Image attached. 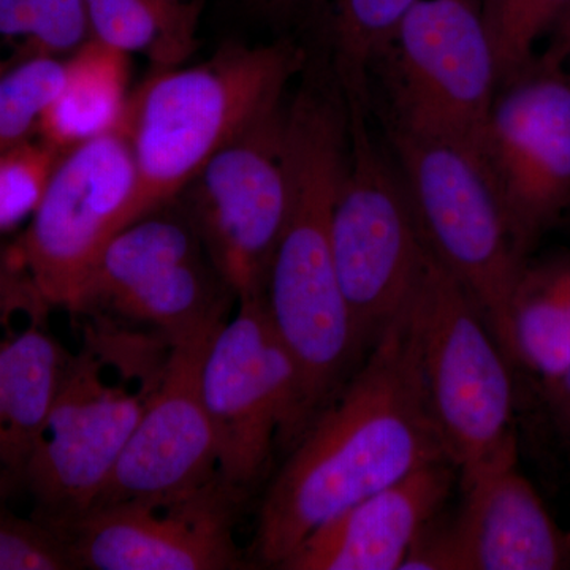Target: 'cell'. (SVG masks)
Here are the masks:
<instances>
[{
	"instance_id": "obj_1",
	"label": "cell",
	"mask_w": 570,
	"mask_h": 570,
	"mask_svg": "<svg viewBox=\"0 0 570 570\" xmlns=\"http://www.w3.org/2000/svg\"><path fill=\"white\" fill-rule=\"evenodd\" d=\"M439 461L450 459L403 307L288 450L262 501L255 558L281 569L326 521Z\"/></svg>"
},
{
	"instance_id": "obj_2",
	"label": "cell",
	"mask_w": 570,
	"mask_h": 570,
	"mask_svg": "<svg viewBox=\"0 0 570 570\" xmlns=\"http://www.w3.org/2000/svg\"><path fill=\"white\" fill-rule=\"evenodd\" d=\"M347 157L346 97L330 75L306 81L287 105L291 208L265 292L269 318L298 376L296 441L366 356L332 247L333 206Z\"/></svg>"
},
{
	"instance_id": "obj_3",
	"label": "cell",
	"mask_w": 570,
	"mask_h": 570,
	"mask_svg": "<svg viewBox=\"0 0 570 570\" xmlns=\"http://www.w3.org/2000/svg\"><path fill=\"white\" fill-rule=\"evenodd\" d=\"M307 67L292 40L225 43L195 66L156 70L130 97L124 130L132 146L142 217L170 204L202 167L268 112Z\"/></svg>"
},
{
	"instance_id": "obj_4",
	"label": "cell",
	"mask_w": 570,
	"mask_h": 570,
	"mask_svg": "<svg viewBox=\"0 0 570 570\" xmlns=\"http://www.w3.org/2000/svg\"><path fill=\"white\" fill-rule=\"evenodd\" d=\"M404 311L428 403L459 483L519 456L512 365L463 285L428 247Z\"/></svg>"
},
{
	"instance_id": "obj_5",
	"label": "cell",
	"mask_w": 570,
	"mask_h": 570,
	"mask_svg": "<svg viewBox=\"0 0 570 570\" xmlns=\"http://www.w3.org/2000/svg\"><path fill=\"white\" fill-rule=\"evenodd\" d=\"M385 134L423 242L463 285L513 365L510 303L527 262L479 160L430 135L392 126Z\"/></svg>"
},
{
	"instance_id": "obj_6",
	"label": "cell",
	"mask_w": 570,
	"mask_h": 570,
	"mask_svg": "<svg viewBox=\"0 0 570 570\" xmlns=\"http://www.w3.org/2000/svg\"><path fill=\"white\" fill-rule=\"evenodd\" d=\"M385 126L441 138L475 157L499 86L482 0H417L373 63Z\"/></svg>"
},
{
	"instance_id": "obj_7",
	"label": "cell",
	"mask_w": 570,
	"mask_h": 570,
	"mask_svg": "<svg viewBox=\"0 0 570 570\" xmlns=\"http://www.w3.org/2000/svg\"><path fill=\"white\" fill-rule=\"evenodd\" d=\"M344 96L348 157L333 206L332 247L356 340L367 355L406 305L426 245L395 160L371 132L370 102Z\"/></svg>"
},
{
	"instance_id": "obj_8",
	"label": "cell",
	"mask_w": 570,
	"mask_h": 570,
	"mask_svg": "<svg viewBox=\"0 0 570 570\" xmlns=\"http://www.w3.org/2000/svg\"><path fill=\"white\" fill-rule=\"evenodd\" d=\"M236 296L178 200L146 214L105 246L73 314L148 326L167 347L213 336Z\"/></svg>"
},
{
	"instance_id": "obj_9",
	"label": "cell",
	"mask_w": 570,
	"mask_h": 570,
	"mask_svg": "<svg viewBox=\"0 0 570 570\" xmlns=\"http://www.w3.org/2000/svg\"><path fill=\"white\" fill-rule=\"evenodd\" d=\"M202 396L217 448V478L245 499L265 479L275 445L292 449L298 376L269 318L265 296L238 302L206 348Z\"/></svg>"
},
{
	"instance_id": "obj_10",
	"label": "cell",
	"mask_w": 570,
	"mask_h": 570,
	"mask_svg": "<svg viewBox=\"0 0 570 570\" xmlns=\"http://www.w3.org/2000/svg\"><path fill=\"white\" fill-rule=\"evenodd\" d=\"M287 105L227 142L176 197L236 302L265 296L287 223Z\"/></svg>"
},
{
	"instance_id": "obj_11",
	"label": "cell",
	"mask_w": 570,
	"mask_h": 570,
	"mask_svg": "<svg viewBox=\"0 0 570 570\" xmlns=\"http://www.w3.org/2000/svg\"><path fill=\"white\" fill-rule=\"evenodd\" d=\"M141 217L137 164L122 129L63 154L13 250L48 309L73 313L105 246Z\"/></svg>"
},
{
	"instance_id": "obj_12",
	"label": "cell",
	"mask_w": 570,
	"mask_h": 570,
	"mask_svg": "<svg viewBox=\"0 0 570 570\" xmlns=\"http://www.w3.org/2000/svg\"><path fill=\"white\" fill-rule=\"evenodd\" d=\"M475 159L523 262L570 209V69L535 58L498 86Z\"/></svg>"
},
{
	"instance_id": "obj_13",
	"label": "cell",
	"mask_w": 570,
	"mask_h": 570,
	"mask_svg": "<svg viewBox=\"0 0 570 570\" xmlns=\"http://www.w3.org/2000/svg\"><path fill=\"white\" fill-rule=\"evenodd\" d=\"M156 384V382H154ZM112 384L91 352L71 355L61 390L26 466L36 519L59 528L96 504L154 387Z\"/></svg>"
},
{
	"instance_id": "obj_14",
	"label": "cell",
	"mask_w": 570,
	"mask_h": 570,
	"mask_svg": "<svg viewBox=\"0 0 570 570\" xmlns=\"http://www.w3.org/2000/svg\"><path fill=\"white\" fill-rule=\"evenodd\" d=\"M459 487L455 515L426 524L400 570L570 569V539L550 515L519 456L490 464Z\"/></svg>"
},
{
	"instance_id": "obj_15",
	"label": "cell",
	"mask_w": 570,
	"mask_h": 570,
	"mask_svg": "<svg viewBox=\"0 0 570 570\" xmlns=\"http://www.w3.org/2000/svg\"><path fill=\"white\" fill-rule=\"evenodd\" d=\"M213 336L168 347L132 436L92 508L178 504L219 482L216 438L200 387Z\"/></svg>"
},
{
	"instance_id": "obj_16",
	"label": "cell",
	"mask_w": 570,
	"mask_h": 570,
	"mask_svg": "<svg viewBox=\"0 0 570 570\" xmlns=\"http://www.w3.org/2000/svg\"><path fill=\"white\" fill-rule=\"evenodd\" d=\"M242 498L223 483L171 505H96L56 528L77 570L245 569L234 513Z\"/></svg>"
},
{
	"instance_id": "obj_17",
	"label": "cell",
	"mask_w": 570,
	"mask_h": 570,
	"mask_svg": "<svg viewBox=\"0 0 570 570\" xmlns=\"http://www.w3.org/2000/svg\"><path fill=\"white\" fill-rule=\"evenodd\" d=\"M459 485V469L439 461L326 521L281 570H400L409 551Z\"/></svg>"
},
{
	"instance_id": "obj_18",
	"label": "cell",
	"mask_w": 570,
	"mask_h": 570,
	"mask_svg": "<svg viewBox=\"0 0 570 570\" xmlns=\"http://www.w3.org/2000/svg\"><path fill=\"white\" fill-rule=\"evenodd\" d=\"M70 356L37 322L0 341V494L22 487Z\"/></svg>"
},
{
	"instance_id": "obj_19",
	"label": "cell",
	"mask_w": 570,
	"mask_h": 570,
	"mask_svg": "<svg viewBox=\"0 0 570 570\" xmlns=\"http://www.w3.org/2000/svg\"><path fill=\"white\" fill-rule=\"evenodd\" d=\"M130 56L89 37L66 58L61 89L40 119L39 138L61 153L124 129Z\"/></svg>"
},
{
	"instance_id": "obj_20",
	"label": "cell",
	"mask_w": 570,
	"mask_h": 570,
	"mask_svg": "<svg viewBox=\"0 0 570 570\" xmlns=\"http://www.w3.org/2000/svg\"><path fill=\"white\" fill-rule=\"evenodd\" d=\"M513 365L527 366L543 384L570 365V254L521 269L510 303Z\"/></svg>"
},
{
	"instance_id": "obj_21",
	"label": "cell",
	"mask_w": 570,
	"mask_h": 570,
	"mask_svg": "<svg viewBox=\"0 0 570 570\" xmlns=\"http://www.w3.org/2000/svg\"><path fill=\"white\" fill-rule=\"evenodd\" d=\"M92 39L142 55L156 70L183 66L198 47V0H85Z\"/></svg>"
},
{
	"instance_id": "obj_22",
	"label": "cell",
	"mask_w": 570,
	"mask_h": 570,
	"mask_svg": "<svg viewBox=\"0 0 570 570\" xmlns=\"http://www.w3.org/2000/svg\"><path fill=\"white\" fill-rule=\"evenodd\" d=\"M417 0H306L321 14L330 69L348 96L370 102V71Z\"/></svg>"
},
{
	"instance_id": "obj_23",
	"label": "cell",
	"mask_w": 570,
	"mask_h": 570,
	"mask_svg": "<svg viewBox=\"0 0 570 570\" xmlns=\"http://www.w3.org/2000/svg\"><path fill=\"white\" fill-rule=\"evenodd\" d=\"M66 58L29 55L0 71V154L39 138L40 119L58 96Z\"/></svg>"
},
{
	"instance_id": "obj_24",
	"label": "cell",
	"mask_w": 570,
	"mask_h": 570,
	"mask_svg": "<svg viewBox=\"0 0 570 570\" xmlns=\"http://www.w3.org/2000/svg\"><path fill=\"white\" fill-rule=\"evenodd\" d=\"M568 3L569 0H482L483 18L497 55L499 85L535 61V47Z\"/></svg>"
},
{
	"instance_id": "obj_25",
	"label": "cell",
	"mask_w": 570,
	"mask_h": 570,
	"mask_svg": "<svg viewBox=\"0 0 570 570\" xmlns=\"http://www.w3.org/2000/svg\"><path fill=\"white\" fill-rule=\"evenodd\" d=\"M63 154L40 138L0 154V235L31 219Z\"/></svg>"
},
{
	"instance_id": "obj_26",
	"label": "cell",
	"mask_w": 570,
	"mask_h": 570,
	"mask_svg": "<svg viewBox=\"0 0 570 570\" xmlns=\"http://www.w3.org/2000/svg\"><path fill=\"white\" fill-rule=\"evenodd\" d=\"M0 570H77L69 543L43 521L22 519L0 502Z\"/></svg>"
},
{
	"instance_id": "obj_27",
	"label": "cell",
	"mask_w": 570,
	"mask_h": 570,
	"mask_svg": "<svg viewBox=\"0 0 570 570\" xmlns=\"http://www.w3.org/2000/svg\"><path fill=\"white\" fill-rule=\"evenodd\" d=\"M33 31L28 55L67 58L91 37L85 0H31Z\"/></svg>"
},
{
	"instance_id": "obj_28",
	"label": "cell",
	"mask_w": 570,
	"mask_h": 570,
	"mask_svg": "<svg viewBox=\"0 0 570 570\" xmlns=\"http://www.w3.org/2000/svg\"><path fill=\"white\" fill-rule=\"evenodd\" d=\"M32 31L31 0H0V37L28 41Z\"/></svg>"
},
{
	"instance_id": "obj_29",
	"label": "cell",
	"mask_w": 570,
	"mask_h": 570,
	"mask_svg": "<svg viewBox=\"0 0 570 570\" xmlns=\"http://www.w3.org/2000/svg\"><path fill=\"white\" fill-rule=\"evenodd\" d=\"M551 417L570 444V365L557 377L546 382Z\"/></svg>"
},
{
	"instance_id": "obj_30",
	"label": "cell",
	"mask_w": 570,
	"mask_h": 570,
	"mask_svg": "<svg viewBox=\"0 0 570 570\" xmlns=\"http://www.w3.org/2000/svg\"><path fill=\"white\" fill-rule=\"evenodd\" d=\"M547 47L538 58L554 66H568L570 61V0L558 14L546 37Z\"/></svg>"
},
{
	"instance_id": "obj_31",
	"label": "cell",
	"mask_w": 570,
	"mask_h": 570,
	"mask_svg": "<svg viewBox=\"0 0 570 570\" xmlns=\"http://www.w3.org/2000/svg\"><path fill=\"white\" fill-rule=\"evenodd\" d=\"M249 3L266 14L283 17V14L291 13L298 7L305 6L306 0H249Z\"/></svg>"
},
{
	"instance_id": "obj_32",
	"label": "cell",
	"mask_w": 570,
	"mask_h": 570,
	"mask_svg": "<svg viewBox=\"0 0 570 570\" xmlns=\"http://www.w3.org/2000/svg\"><path fill=\"white\" fill-rule=\"evenodd\" d=\"M0 479H2V471H0Z\"/></svg>"
},
{
	"instance_id": "obj_33",
	"label": "cell",
	"mask_w": 570,
	"mask_h": 570,
	"mask_svg": "<svg viewBox=\"0 0 570 570\" xmlns=\"http://www.w3.org/2000/svg\"><path fill=\"white\" fill-rule=\"evenodd\" d=\"M569 539H570V530H568Z\"/></svg>"
},
{
	"instance_id": "obj_34",
	"label": "cell",
	"mask_w": 570,
	"mask_h": 570,
	"mask_svg": "<svg viewBox=\"0 0 570 570\" xmlns=\"http://www.w3.org/2000/svg\"><path fill=\"white\" fill-rule=\"evenodd\" d=\"M569 63H570V61H569ZM569 63H568V66H569Z\"/></svg>"
}]
</instances>
